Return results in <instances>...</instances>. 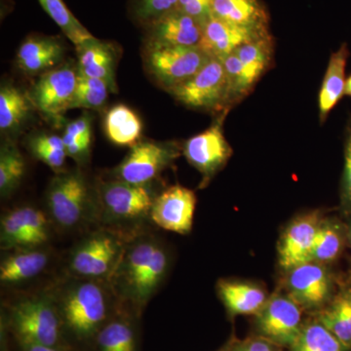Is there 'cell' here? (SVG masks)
Wrapping results in <instances>:
<instances>
[{"instance_id":"cell-42","label":"cell","mask_w":351,"mask_h":351,"mask_svg":"<svg viewBox=\"0 0 351 351\" xmlns=\"http://www.w3.org/2000/svg\"><path fill=\"white\" fill-rule=\"evenodd\" d=\"M18 351H76L66 348H50V346L36 345L29 343H17Z\"/></svg>"},{"instance_id":"cell-20","label":"cell","mask_w":351,"mask_h":351,"mask_svg":"<svg viewBox=\"0 0 351 351\" xmlns=\"http://www.w3.org/2000/svg\"><path fill=\"white\" fill-rule=\"evenodd\" d=\"M141 315L121 306L104 325L92 351H141Z\"/></svg>"},{"instance_id":"cell-40","label":"cell","mask_w":351,"mask_h":351,"mask_svg":"<svg viewBox=\"0 0 351 351\" xmlns=\"http://www.w3.org/2000/svg\"><path fill=\"white\" fill-rule=\"evenodd\" d=\"M228 343L230 351H280V346L260 336L251 337L243 341L232 339Z\"/></svg>"},{"instance_id":"cell-3","label":"cell","mask_w":351,"mask_h":351,"mask_svg":"<svg viewBox=\"0 0 351 351\" xmlns=\"http://www.w3.org/2000/svg\"><path fill=\"white\" fill-rule=\"evenodd\" d=\"M3 306L1 328L12 335L16 343L75 350L66 338L63 321L49 287L21 295Z\"/></svg>"},{"instance_id":"cell-45","label":"cell","mask_w":351,"mask_h":351,"mask_svg":"<svg viewBox=\"0 0 351 351\" xmlns=\"http://www.w3.org/2000/svg\"><path fill=\"white\" fill-rule=\"evenodd\" d=\"M217 351H230V343H226V345L223 346V348H219V350Z\"/></svg>"},{"instance_id":"cell-18","label":"cell","mask_w":351,"mask_h":351,"mask_svg":"<svg viewBox=\"0 0 351 351\" xmlns=\"http://www.w3.org/2000/svg\"><path fill=\"white\" fill-rule=\"evenodd\" d=\"M4 252L0 263V283L4 287H15L38 278L52 261L47 245Z\"/></svg>"},{"instance_id":"cell-27","label":"cell","mask_w":351,"mask_h":351,"mask_svg":"<svg viewBox=\"0 0 351 351\" xmlns=\"http://www.w3.org/2000/svg\"><path fill=\"white\" fill-rule=\"evenodd\" d=\"M317 319L351 350V284L341 289L326 306L321 309Z\"/></svg>"},{"instance_id":"cell-16","label":"cell","mask_w":351,"mask_h":351,"mask_svg":"<svg viewBox=\"0 0 351 351\" xmlns=\"http://www.w3.org/2000/svg\"><path fill=\"white\" fill-rule=\"evenodd\" d=\"M322 216L319 211L308 212L293 219L278 243V262L286 271L313 261L316 234Z\"/></svg>"},{"instance_id":"cell-4","label":"cell","mask_w":351,"mask_h":351,"mask_svg":"<svg viewBox=\"0 0 351 351\" xmlns=\"http://www.w3.org/2000/svg\"><path fill=\"white\" fill-rule=\"evenodd\" d=\"M98 226L130 240L147 232L157 193L152 184H133L110 179L96 184Z\"/></svg>"},{"instance_id":"cell-34","label":"cell","mask_w":351,"mask_h":351,"mask_svg":"<svg viewBox=\"0 0 351 351\" xmlns=\"http://www.w3.org/2000/svg\"><path fill=\"white\" fill-rule=\"evenodd\" d=\"M289 351H348L319 320L304 323L299 338Z\"/></svg>"},{"instance_id":"cell-22","label":"cell","mask_w":351,"mask_h":351,"mask_svg":"<svg viewBox=\"0 0 351 351\" xmlns=\"http://www.w3.org/2000/svg\"><path fill=\"white\" fill-rule=\"evenodd\" d=\"M77 52L78 73L89 77L99 78L110 85L112 92H117L115 66L117 49L113 43L92 38L80 45L75 46Z\"/></svg>"},{"instance_id":"cell-14","label":"cell","mask_w":351,"mask_h":351,"mask_svg":"<svg viewBox=\"0 0 351 351\" xmlns=\"http://www.w3.org/2000/svg\"><path fill=\"white\" fill-rule=\"evenodd\" d=\"M288 272V295L302 308L321 311L332 299L334 281L326 265L308 262Z\"/></svg>"},{"instance_id":"cell-12","label":"cell","mask_w":351,"mask_h":351,"mask_svg":"<svg viewBox=\"0 0 351 351\" xmlns=\"http://www.w3.org/2000/svg\"><path fill=\"white\" fill-rule=\"evenodd\" d=\"M256 316L258 336L269 339L280 348H291L301 334L302 307L288 295L276 293Z\"/></svg>"},{"instance_id":"cell-35","label":"cell","mask_w":351,"mask_h":351,"mask_svg":"<svg viewBox=\"0 0 351 351\" xmlns=\"http://www.w3.org/2000/svg\"><path fill=\"white\" fill-rule=\"evenodd\" d=\"M110 92L112 91L107 82L78 73L75 97L71 103V110H100L107 103Z\"/></svg>"},{"instance_id":"cell-23","label":"cell","mask_w":351,"mask_h":351,"mask_svg":"<svg viewBox=\"0 0 351 351\" xmlns=\"http://www.w3.org/2000/svg\"><path fill=\"white\" fill-rule=\"evenodd\" d=\"M216 288L230 317L257 315L269 300L263 288L251 282L221 279Z\"/></svg>"},{"instance_id":"cell-13","label":"cell","mask_w":351,"mask_h":351,"mask_svg":"<svg viewBox=\"0 0 351 351\" xmlns=\"http://www.w3.org/2000/svg\"><path fill=\"white\" fill-rule=\"evenodd\" d=\"M77 64H64L39 75L29 95L34 108L59 117L71 110L77 83Z\"/></svg>"},{"instance_id":"cell-28","label":"cell","mask_w":351,"mask_h":351,"mask_svg":"<svg viewBox=\"0 0 351 351\" xmlns=\"http://www.w3.org/2000/svg\"><path fill=\"white\" fill-rule=\"evenodd\" d=\"M348 245L346 221L336 218L321 219L314 242L311 262L327 265L338 260Z\"/></svg>"},{"instance_id":"cell-38","label":"cell","mask_w":351,"mask_h":351,"mask_svg":"<svg viewBox=\"0 0 351 351\" xmlns=\"http://www.w3.org/2000/svg\"><path fill=\"white\" fill-rule=\"evenodd\" d=\"M339 208L346 218L351 216V117L346 127L345 165L339 189Z\"/></svg>"},{"instance_id":"cell-33","label":"cell","mask_w":351,"mask_h":351,"mask_svg":"<svg viewBox=\"0 0 351 351\" xmlns=\"http://www.w3.org/2000/svg\"><path fill=\"white\" fill-rule=\"evenodd\" d=\"M48 16L56 23L66 38L75 46L94 38L86 27L69 10L63 0H38Z\"/></svg>"},{"instance_id":"cell-43","label":"cell","mask_w":351,"mask_h":351,"mask_svg":"<svg viewBox=\"0 0 351 351\" xmlns=\"http://www.w3.org/2000/svg\"><path fill=\"white\" fill-rule=\"evenodd\" d=\"M346 237H348V245L351 248V216L346 219Z\"/></svg>"},{"instance_id":"cell-31","label":"cell","mask_w":351,"mask_h":351,"mask_svg":"<svg viewBox=\"0 0 351 351\" xmlns=\"http://www.w3.org/2000/svg\"><path fill=\"white\" fill-rule=\"evenodd\" d=\"M27 147L34 158L41 161L56 174L64 171L66 154L63 138L48 133H36L27 141Z\"/></svg>"},{"instance_id":"cell-21","label":"cell","mask_w":351,"mask_h":351,"mask_svg":"<svg viewBox=\"0 0 351 351\" xmlns=\"http://www.w3.org/2000/svg\"><path fill=\"white\" fill-rule=\"evenodd\" d=\"M64 54L63 41L58 36L34 34L21 43L16 64L25 75H43L61 66Z\"/></svg>"},{"instance_id":"cell-9","label":"cell","mask_w":351,"mask_h":351,"mask_svg":"<svg viewBox=\"0 0 351 351\" xmlns=\"http://www.w3.org/2000/svg\"><path fill=\"white\" fill-rule=\"evenodd\" d=\"M176 142L140 141L112 170V179L133 184H152L181 156Z\"/></svg>"},{"instance_id":"cell-19","label":"cell","mask_w":351,"mask_h":351,"mask_svg":"<svg viewBox=\"0 0 351 351\" xmlns=\"http://www.w3.org/2000/svg\"><path fill=\"white\" fill-rule=\"evenodd\" d=\"M144 29L145 43L199 47L203 24L177 8Z\"/></svg>"},{"instance_id":"cell-24","label":"cell","mask_w":351,"mask_h":351,"mask_svg":"<svg viewBox=\"0 0 351 351\" xmlns=\"http://www.w3.org/2000/svg\"><path fill=\"white\" fill-rule=\"evenodd\" d=\"M350 52L348 44L343 43L336 52L332 53L328 63L326 73L321 83L318 94V110L321 124L326 122L330 112L336 108L345 96L346 69Z\"/></svg>"},{"instance_id":"cell-25","label":"cell","mask_w":351,"mask_h":351,"mask_svg":"<svg viewBox=\"0 0 351 351\" xmlns=\"http://www.w3.org/2000/svg\"><path fill=\"white\" fill-rule=\"evenodd\" d=\"M212 15L241 27L269 29V14L260 0H213Z\"/></svg>"},{"instance_id":"cell-36","label":"cell","mask_w":351,"mask_h":351,"mask_svg":"<svg viewBox=\"0 0 351 351\" xmlns=\"http://www.w3.org/2000/svg\"><path fill=\"white\" fill-rule=\"evenodd\" d=\"M179 0H129L132 20L143 27L178 8Z\"/></svg>"},{"instance_id":"cell-41","label":"cell","mask_w":351,"mask_h":351,"mask_svg":"<svg viewBox=\"0 0 351 351\" xmlns=\"http://www.w3.org/2000/svg\"><path fill=\"white\" fill-rule=\"evenodd\" d=\"M89 132H92V119L88 113H84L77 119L73 120L66 124L63 136H62L64 147H66L73 144L75 141Z\"/></svg>"},{"instance_id":"cell-10","label":"cell","mask_w":351,"mask_h":351,"mask_svg":"<svg viewBox=\"0 0 351 351\" xmlns=\"http://www.w3.org/2000/svg\"><path fill=\"white\" fill-rule=\"evenodd\" d=\"M228 112H221L209 128L189 138L182 145V154L202 176L201 188L207 186L232 156V147L223 133V122Z\"/></svg>"},{"instance_id":"cell-11","label":"cell","mask_w":351,"mask_h":351,"mask_svg":"<svg viewBox=\"0 0 351 351\" xmlns=\"http://www.w3.org/2000/svg\"><path fill=\"white\" fill-rule=\"evenodd\" d=\"M53 223L46 212L25 205L7 211L0 221L2 251L47 245Z\"/></svg>"},{"instance_id":"cell-29","label":"cell","mask_w":351,"mask_h":351,"mask_svg":"<svg viewBox=\"0 0 351 351\" xmlns=\"http://www.w3.org/2000/svg\"><path fill=\"white\" fill-rule=\"evenodd\" d=\"M32 105L29 95L12 84L0 89V130L11 133L19 129L31 115Z\"/></svg>"},{"instance_id":"cell-7","label":"cell","mask_w":351,"mask_h":351,"mask_svg":"<svg viewBox=\"0 0 351 351\" xmlns=\"http://www.w3.org/2000/svg\"><path fill=\"white\" fill-rule=\"evenodd\" d=\"M168 93L193 110L223 112L233 106L228 75L219 58H210L193 77Z\"/></svg>"},{"instance_id":"cell-2","label":"cell","mask_w":351,"mask_h":351,"mask_svg":"<svg viewBox=\"0 0 351 351\" xmlns=\"http://www.w3.org/2000/svg\"><path fill=\"white\" fill-rule=\"evenodd\" d=\"M170 267L167 247L147 230L129 240L108 283L121 306L142 316L167 278Z\"/></svg>"},{"instance_id":"cell-8","label":"cell","mask_w":351,"mask_h":351,"mask_svg":"<svg viewBox=\"0 0 351 351\" xmlns=\"http://www.w3.org/2000/svg\"><path fill=\"white\" fill-rule=\"evenodd\" d=\"M145 69L169 92L197 73L210 58L199 47L145 43Z\"/></svg>"},{"instance_id":"cell-37","label":"cell","mask_w":351,"mask_h":351,"mask_svg":"<svg viewBox=\"0 0 351 351\" xmlns=\"http://www.w3.org/2000/svg\"><path fill=\"white\" fill-rule=\"evenodd\" d=\"M228 75L233 105L241 101L253 90V85L249 82L241 61L234 52L221 58Z\"/></svg>"},{"instance_id":"cell-39","label":"cell","mask_w":351,"mask_h":351,"mask_svg":"<svg viewBox=\"0 0 351 351\" xmlns=\"http://www.w3.org/2000/svg\"><path fill=\"white\" fill-rule=\"evenodd\" d=\"M212 4L213 0H179L178 9L203 24L212 16Z\"/></svg>"},{"instance_id":"cell-17","label":"cell","mask_w":351,"mask_h":351,"mask_svg":"<svg viewBox=\"0 0 351 351\" xmlns=\"http://www.w3.org/2000/svg\"><path fill=\"white\" fill-rule=\"evenodd\" d=\"M269 34V29H257L241 27L212 15L203 23L199 48L208 56L221 59L235 52L243 44Z\"/></svg>"},{"instance_id":"cell-6","label":"cell","mask_w":351,"mask_h":351,"mask_svg":"<svg viewBox=\"0 0 351 351\" xmlns=\"http://www.w3.org/2000/svg\"><path fill=\"white\" fill-rule=\"evenodd\" d=\"M128 241L119 233L97 226L69 249L66 274L80 278L110 280Z\"/></svg>"},{"instance_id":"cell-1","label":"cell","mask_w":351,"mask_h":351,"mask_svg":"<svg viewBox=\"0 0 351 351\" xmlns=\"http://www.w3.org/2000/svg\"><path fill=\"white\" fill-rule=\"evenodd\" d=\"M49 288L69 343L77 351L92 350L97 335L119 306L108 281L64 274Z\"/></svg>"},{"instance_id":"cell-30","label":"cell","mask_w":351,"mask_h":351,"mask_svg":"<svg viewBox=\"0 0 351 351\" xmlns=\"http://www.w3.org/2000/svg\"><path fill=\"white\" fill-rule=\"evenodd\" d=\"M234 53L243 64L249 82L255 87L265 71L269 69L274 60V38L271 34H267L243 44Z\"/></svg>"},{"instance_id":"cell-32","label":"cell","mask_w":351,"mask_h":351,"mask_svg":"<svg viewBox=\"0 0 351 351\" xmlns=\"http://www.w3.org/2000/svg\"><path fill=\"white\" fill-rule=\"evenodd\" d=\"M25 161L19 149L11 142H5L0 149V195L2 198L12 195L23 181Z\"/></svg>"},{"instance_id":"cell-44","label":"cell","mask_w":351,"mask_h":351,"mask_svg":"<svg viewBox=\"0 0 351 351\" xmlns=\"http://www.w3.org/2000/svg\"><path fill=\"white\" fill-rule=\"evenodd\" d=\"M345 95L351 97V75L346 77Z\"/></svg>"},{"instance_id":"cell-26","label":"cell","mask_w":351,"mask_h":351,"mask_svg":"<svg viewBox=\"0 0 351 351\" xmlns=\"http://www.w3.org/2000/svg\"><path fill=\"white\" fill-rule=\"evenodd\" d=\"M104 128L108 140L119 147H132L142 138V120L132 108L121 104L106 113Z\"/></svg>"},{"instance_id":"cell-15","label":"cell","mask_w":351,"mask_h":351,"mask_svg":"<svg viewBox=\"0 0 351 351\" xmlns=\"http://www.w3.org/2000/svg\"><path fill=\"white\" fill-rule=\"evenodd\" d=\"M195 193L175 184L157 193L151 212L152 223L167 232L186 235L193 230Z\"/></svg>"},{"instance_id":"cell-5","label":"cell","mask_w":351,"mask_h":351,"mask_svg":"<svg viewBox=\"0 0 351 351\" xmlns=\"http://www.w3.org/2000/svg\"><path fill=\"white\" fill-rule=\"evenodd\" d=\"M46 213L61 232L82 230L98 226L97 186L82 169L64 170L51 179L45 193Z\"/></svg>"}]
</instances>
